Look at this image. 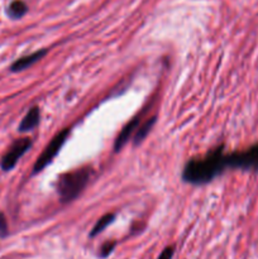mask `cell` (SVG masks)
Segmentation results:
<instances>
[{"instance_id": "cell-1", "label": "cell", "mask_w": 258, "mask_h": 259, "mask_svg": "<svg viewBox=\"0 0 258 259\" xmlns=\"http://www.w3.org/2000/svg\"><path fill=\"white\" fill-rule=\"evenodd\" d=\"M225 168V154L223 153V148H218L206 158L190 161L185 167L182 179L192 185H204L222 174Z\"/></svg>"}, {"instance_id": "cell-2", "label": "cell", "mask_w": 258, "mask_h": 259, "mask_svg": "<svg viewBox=\"0 0 258 259\" xmlns=\"http://www.w3.org/2000/svg\"><path fill=\"white\" fill-rule=\"evenodd\" d=\"M91 169L80 168L67 172L58 179L57 192L63 202H70L78 196L90 180Z\"/></svg>"}, {"instance_id": "cell-3", "label": "cell", "mask_w": 258, "mask_h": 259, "mask_svg": "<svg viewBox=\"0 0 258 259\" xmlns=\"http://www.w3.org/2000/svg\"><path fill=\"white\" fill-rule=\"evenodd\" d=\"M68 134H70V131H68V129H63L62 132H60V133L50 142V144L46 147L45 151L40 153V156L38 157L37 161H35L34 167H33V174L35 175L42 172L43 169L55 159V157L57 156L58 152L61 151V148H62L63 144H65Z\"/></svg>"}, {"instance_id": "cell-4", "label": "cell", "mask_w": 258, "mask_h": 259, "mask_svg": "<svg viewBox=\"0 0 258 259\" xmlns=\"http://www.w3.org/2000/svg\"><path fill=\"white\" fill-rule=\"evenodd\" d=\"M225 166L230 168L258 169V144H254L247 151L234 152L225 156Z\"/></svg>"}, {"instance_id": "cell-5", "label": "cell", "mask_w": 258, "mask_h": 259, "mask_svg": "<svg viewBox=\"0 0 258 259\" xmlns=\"http://www.w3.org/2000/svg\"><path fill=\"white\" fill-rule=\"evenodd\" d=\"M32 147V139L29 138H20L17 139L12 146L9 147L7 153L3 156L2 162H0V167L3 171H10L17 166L18 161L29 151Z\"/></svg>"}, {"instance_id": "cell-6", "label": "cell", "mask_w": 258, "mask_h": 259, "mask_svg": "<svg viewBox=\"0 0 258 259\" xmlns=\"http://www.w3.org/2000/svg\"><path fill=\"white\" fill-rule=\"evenodd\" d=\"M47 52H48L47 50H39L37 51V52L32 53V55H28V56H24V57L19 58V60H17L12 66H10V71H13V72H20V71L30 67V66L34 65L35 62L42 60V58L47 55Z\"/></svg>"}, {"instance_id": "cell-7", "label": "cell", "mask_w": 258, "mask_h": 259, "mask_svg": "<svg viewBox=\"0 0 258 259\" xmlns=\"http://www.w3.org/2000/svg\"><path fill=\"white\" fill-rule=\"evenodd\" d=\"M139 124H141V115L136 116L133 120H131L125 126H124L123 131L120 132V134H119L118 138H116L115 144H114V149H115V152H119L124 146H125L126 142L129 141V137L137 131Z\"/></svg>"}, {"instance_id": "cell-8", "label": "cell", "mask_w": 258, "mask_h": 259, "mask_svg": "<svg viewBox=\"0 0 258 259\" xmlns=\"http://www.w3.org/2000/svg\"><path fill=\"white\" fill-rule=\"evenodd\" d=\"M40 119V111L37 106L30 109L25 116L23 118V120L20 121L19 126H18V131L22 132V133H25V132H30L35 128V126L39 124Z\"/></svg>"}, {"instance_id": "cell-9", "label": "cell", "mask_w": 258, "mask_h": 259, "mask_svg": "<svg viewBox=\"0 0 258 259\" xmlns=\"http://www.w3.org/2000/svg\"><path fill=\"white\" fill-rule=\"evenodd\" d=\"M27 12L28 5L23 0H13L7 9V14L10 19H20L27 14Z\"/></svg>"}, {"instance_id": "cell-10", "label": "cell", "mask_w": 258, "mask_h": 259, "mask_svg": "<svg viewBox=\"0 0 258 259\" xmlns=\"http://www.w3.org/2000/svg\"><path fill=\"white\" fill-rule=\"evenodd\" d=\"M156 123V116H152L151 119H147L144 123H142L141 125L137 128L136 134H134V144H139L146 139V137L148 136V133L151 132L152 126Z\"/></svg>"}, {"instance_id": "cell-11", "label": "cell", "mask_w": 258, "mask_h": 259, "mask_svg": "<svg viewBox=\"0 0 258 259\" xmlns=\"http://www.w3.org/2000/svg\"><path fill=\"white\" fill-rule=\"evenodd\" d=\"M114 219H115V215H114V214L104 215V217L101 218V219H99V222L96 223L95 227L93 228V230H91V233H90V237L94 238V237H95V235L100 234V233L103 232V230H105L106 228H108L109 225H110L111 223L114 222Z\"/></svg>"}, {"instance_id": "cell-12", "label": "cell", "mask_w": 258, "mask_h": 259, "mask_svg": "<svg viewBox=\"0 0 258 259\" xmlns=\"http://www.w3.org/2000/svg\"><path fill=\"white\" fill-rule=\"evenodd\" d=\"M116 243L115 242H106L104 243L103 245H101L100 248V252H99V255H100V258H106L109 257V255L113 253L114 248H115Z\"/></svg>"}, {"instance_id": "cell-13", "label": "cell", "mask_w": 258, "mask_h": 259, "mask_svg": "<svg viewBox=\"0 0 258 259\" xmlns=\"http://www.w3.org/2000/svg\"><path fill=\"white\" fill-rule=\"evenodd\" d=\"M8 234H9V229H8L7 218L3 212H0V239L7 237Z\"/></svg>"}, {"instance_id": "cell-14", "label": "cell", "mask_w": 258, "mask_h": 259, "mask_svg": "<svg viewBox=\"0 0 258 259\" xmlns=\"http://www.w3.org/2000/svg\"><path fill=\"white\" fill-rule=\"evenodd\" d=\"M175 254V248L174 247H167L162 250V253L159 254V257L157 259H172Z\"/></svg>"}]
</instances>
